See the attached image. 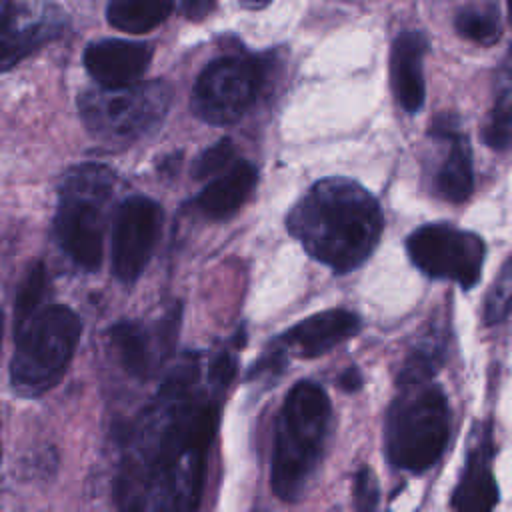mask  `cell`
Returning a JSON list of instances; mask_svg holds the SVG:
<instances>
[{
  "label": "cell",
  "mask_w": 512,
  "mask_h": 512,
  "mask_svg": "<svg viewBox=\"0 0 512 512\" xmlns=\"http://www.w3.org/2000/svg\"><path fill=\"white\" fill-rule=\"evenodd\" d=\"M226 386L202 372L196 352L166 374L150 404L130 424L118 504L126 510H192L198 506L210 444Z\"/></svg>",
  "instance_id": "obj_1"
},
{
  "label": "cell",
  "mask_w": 512,
  "mask_h": 512,
  "mask_svg": "<svg viewBox=\"0 0 512 512\" xmlns=\"http://www.w3.org/2000/svg\"><path fill=\"white\" fill-rule=\"evenodd\" d=\"M382 228L378 200L362 184L342 176L312 184L286 216V230L336 274L362 266L376 250Z\"/></svg>",
  "instance_id": "obj_2"
},
{
  "label": "cell",
  "mask_w": 512,
  "mask_h": 512,
  "mask_svg": "<svg viewBox=\"0 0 512 512\" xmlns=\"http://www.w3.org/2000/svg\"><path fill=\"white\" fill-rule=\"evenodd\" d=\"M332 406L326 390L298 380L286 394L276 418L270 460V486L284 502H296L310 486L324 456Z\"/></svg>",
  "instance_id": "obj_3"
},
{
  "label": "cell",
  "mask_w": 512,
  "mask_h": 512,
  "mask_svg": "<svg viewBox=\"0 0 512 512\" xmlns=\"http://www.w3.org/2000/svg\"><path fill=\"white\" fill-rule=\"evenodd\" d=\"M450 428L448 398L432 378L398 380L384 422V450L396 470H430L446 450Z\"/></svg>",
  "instance_id": "obj_4"
},
{
  "label": "cell",
  "mask_w": 512,
  "mask_h": 512,
  "mask_svg": "<svg viewBox=\"0 0 512 512\" xmlns=\"http://www.w3.org/2000/svg\"><path fill=\"white\" fill-rule=\"evenodd\" d=\"M80 334V316L72 308L52 302L14 322L12 390L24 398L52 390L66 374Z\"/></svg>",
  "instance_id": "obj_5"
},
{
  "label": "cell",
  "mask_w": 512,
  "mask_h": 512,
  "mask_svg": "<svg viewBox=\"0 0 512 512\" xmlns=\"http://www.w3.org/2000/svg\"><path fill=\"white\" fill-rule=\"evenodd\" d=\"M114 190V172L96 162L72 166L60 184L54 236L74 266L94 272L102 264L106 208Z\"/></svg>",
  "instance_id": "obj_6"
},
{
  "label": "cell",
  "mask_w": 512,
  "mask_h": 512,
  "mask_svg": "<svg viewBox=\"0 0 512 512\" xmlns=\"http://www.w3.org/2000/svg\"><path fill=\"white\" fill-rule=\"evenodd\" d=\"M172 90L164 80L120 88H92L78 96V112L88 134L104 146H128L154 132L166 118Z\"/></svg>",
  "instance_id": "obj_7"
},
{
  "label": "cell",
  "mask_w": 512,
  "mask_h": 512,
  "mask_svg": "<svg viewBox=\"0 0 512 512\" xmlns=\"http://www.w3.org/2000/svg\"><path fill=\"white\" fill-rule=\"evenodd\" d=\"M266 82V62L252 54L214 58L192 88V112L208 124L238 122L256 102Z\"/></svg>",
  "instance_id": "obj_8"
},
{
  "label": "cell",
  "mask_w": 512,
  "mask_h": 512,
  "mask_svg": "<svg viewBox=\"0 0 512 512\" xmlns=\"http://www.w3.org/2000/svg\"><path fill=\"white\" fill-rule=\"evenodd\" d=\"M406 250L412 264L434 280H452L464 290L478 284L486 244L468 230L452 224H424L406 238Z\"/></svg>",
  "instance_id": "obj_9"
},
{
  "label": "cell",
  "mask_w": 512,
  "mask_h": 512,
  "mask_svg": "<svg viewBox=\"0 0 512 512\" xmlns=\"http://www.w3.org/2000/svg\"><path fill=\"white\" fill-rule=\"evenodd\" d=\"M162 228V208L146 196L126 198L116 212L112 228V274L132 284L150 262Z\"/></svg>",
  "instance_id": "obj_10"
},
{
  "label": "cell",
  "mask_w": 512,
  "mask_h": 512,
  "mask_svg": "<svg viewBox=\"0 0 512 512\" xmlns=\"http://www.w3.org/2000/svg\"><path fill=\"white\" fill-rule=\"evenodd\" d=\"M180 326V306H174L154 324L124 320L108 330L110 342L128 374L152 378L170 356Z\"/></svg>",
  "instance_id": "obj_11"
},
{
  "label": "cell",
  "mask_w": 512,
  "mask_h": 512,
  "mask_svg": "<svg viewBox=\"0 0 512 512\" xmlns=\"http://www.w3.org/2000/svg\"><path fill=\"white\" fill-rule=\"evenodd\" d=\"M66 26V16L54 6L32 8L16 0H4L0 26L2 70L8 72L40 46L58 38Z\"/></svg>",
  "instance_id": "obj_12"
},
{
  "label": "cell",
  "mask_w": 512,
  "mask_h": 512,
  "mask_svg": "<svg viewBox=\"0 0 512 512\" xmlns=\"http://www.w3.org/2000/svg\"><path fill=\"white\" fill-rule=\"evenodd\" d=\"M152 60V48L146 42L104 38L84 48V68L98 86L120 88L140 82Z\"/></svg>",
  "instance_id": "obj_13"
},
{
  "label": "cell",
  "mask_w": 512,
  "mask_h": 512,
  "mask_svg": "<svg viewBox=\"0 0 512 512\" xmlns=\"http://www.w3.org/2000/svg\"><path fill=\"white\" fill-rule=\"evenodd\" d=\"M498 504V486L492 474V432L490 426L474 430L472 444L460 480L452 492V508L462 512H486Z\"/></svg>",
  "instance_id": "obj_14"
},
{
  "label": "cell",
  "mask_w": 512,
  "mask_h": 512,
  "mask_svg": "<svg viewBox=\"0 0 512 512\" xmlns=\"http://www.w3.org/2000/svg\"><path fill=\"white\" fill-rule=\"evenodd\" d=\"M358 330V314L342 308H332L300 320L284 334H280L278 344L284 350L294 352L296 356L316 358L342 344L344 340L352 338Z\"/></svg>",
  "instance_id": "obj_15"
},
{
  "label": "cell",
  "mask_w": 512,
  "mask_h": 512,
  "mask_svg": "<svg viewBox=\"0 0 512 512\" xmlns=\"http://www.w3.org/2000/svg\"><path fill=\"white\" fill-rule=\"evenodd\" d=\"M430 136L444 138L448 150L434 176V188L438 196L448 202H466L474 190V166L468 138L458 132V120L454 116H438L430 126Z\"/></svg>",
  "instance_id": "obj_16"
},
{
  "label": "cell",
  "mask_w": 512,
  "mask_h": 512,
  "mask_svg": "<svg viewBox=\"0 0 512 512\" xmlns=\"http://www.w3.org/2000/svg\"><path fill=\"white\" fill-rule=\"evenodd\" d=\"M428 52V38L418 30L400 32L390 50V84L396 102L408 112L416 114L426 98L424 84V56Z\"/></svg>",
  "instance_id": "obj_17"
},
{
  "label": "cell",
  "mask_w": 512,
  "mask_h": 512,
  "mask_svg": "<svg viewBox=\"0 0 512 512\" xmlns=\"http://www.w3.org/2000/svg\"><path fill=\"white\" fill-rule=\"evenodd\" d=\"M256 182V166L248 160L236 158L226 170L208 180V184L194 198V206L210 220L230 218L250 198Z\"/></svg>",
  "instance_id": "obj_18"
},
{
  "label": "cell",
  "mask_w": 512,
  "mask_h": 512,
  "mask_svg": "<svg viewBox=\"0 0 512 512\" xmlns=\"http://www.w3.org/2000/svg\"><path fill=\"white\" fill-rule=\"evenodd\" d=\"M482 140L500 152L512 148V46L496 74L494 104L482 126Z\"/></svg>",
  "instance_id": "obj_19"
},
{
  "label": "cell",
  "mask_w": 512,
  "mask_h": 512,
  "mask_svg": "<svg viewBox=\"0 0 512 512\" xmlns=\"http://www.w3.org/2000/svg\"><path fill=\"white\" fill-rule=\"evenodd\" d=\"M172 10L174 0H108L106 20L122 32L144 34L160 26Z\"/></svg>",
  "instance_id": "obj_20"
},
{
  "label": "cell",
  "mask_w": 512,
  "mask_h": 512,
  "mask_svg": "<svg viewBox=\"0 0 512 512\" xmlns=\"http://www.w3.org/2000/svg\"><path fill=\"white\" fill-rule=\"evenodd\" d=\"M454 28L470 42L492 46L502 36V16L496 2L464 6L454 18Z\"/></svg>",
  "instance_id": "obj_21"
},
{
  "label": "cell",
  "mask_w": 512,
  "mask_h": 512,
  "mask_svg": "<svg viewBox=\"0 0 512 512\" xmlns=\"http://www.w3.org/2000/svg\"><path fill=\"white\" fill-rule=\"evenodd\" d=\"M48 296H50V280H48V272L44 268L42 262H34L16 292L14 298V322L30 316L32 312H36L38 308L48 304Z\"/></svg>",
  "instance_id": "obj_22"
},
{
  "label": "cell",
  "mask_w": 512,
  "mask_h": 512,
  "mask_svg": "<svg viewBox=\"0 0 512 512\" xmlns=\"http://www.w3.org/2000/svg\"><path fill=\"white\" fill-rule=\"evenodd\" d=\"M512 316V258L498 272L486 302H484V322L488 326L500 324Z\"/></svg>",
  "instance_id": "obj_23"
},
{
  "label": "cell",
  "mask_w": 512,
  "mask_h": 512,
  "mask_svg": "<svg viewBox=\"0 0 512 512\" xmlns=\"http://www.w3.org/2000/svg\"><path fill=\"white\" fill-rule=\"evenodd\" d=\"M236 160V150L230 138H220L210 148H206L194 162L192 176L196 180H210L222 170H226Z\"/></svg>",
  "instance_id": "obj_24"
},
{
  "label": "cell",
  "mask_w": 512,
  "mask_h": 512,
  "mask_svg": "<svg viewBox=\"0 0 512 512\" xmlns=\"http://www.w3.org/2000/svg\"><path fill=\"white\" fill-rule=\"evenodd\" d=\"M378 482L370 468H360L354 476V506L358 510H374L378 506Z\"/></svg>",
  "instance_id": "obj_25"
},
{
  "label": "cell",
  "mask_w": 512,
  "mask_h": 512,
  "mask_svg": "<svg viewBox=\"0 0 512 512\" xmlns=\"http://www.w3.org/2000/svg\"><path fill=\"white\" fill-rule=\"evenodd\" d=\"M216 6V0H174V10H178L188 20H202Z\"/></svg>",
  "instance_id": "obj_26"
},
{
  "label": "cell",
  "mask_w": 512,
  "mask_h": 512,
  "mask_svg": "<svg viewBox=\"0 0 512 512\" xmlns=\"http://www.w3.org/2000/svg\"><path fill=\"white\" fill-rule=\"evenodd\" d=\"M338 386L346 392H356L362 388V374L356 366H348L340 376H338Z\"/></svg>",
  "instance_id": "obj_27"
},
{
  "label": "cell",
  "mask_w": 512,
  "mask_h": 512,
  "mask_svg": "<svg viewBox=\"0 0 512 512\" xmlns=\"http://www.w3.org/2000/svg\"><path fill=\"white\" fill-rule=\"evenodd\" d=\"M246 10H262L266 8L272 0H238Z\"/></svg>",
  "instance_id": "obj_28"
},
{
  "label": "cell",
  "mask_w": 512,
  "mask_h": 512,
  "mask_svg": "<svg viewBox=\"0 0 512 512\" xmlns=\"http://www.w3.org/2000/svg\"><path fill=\"white\" fill-rule=\"evenodd\" d=\"M506 8H508V18H510V24H512V0H506Z\"/></svg>",
  "instance_id": "obj_29"
}]
</instances>
